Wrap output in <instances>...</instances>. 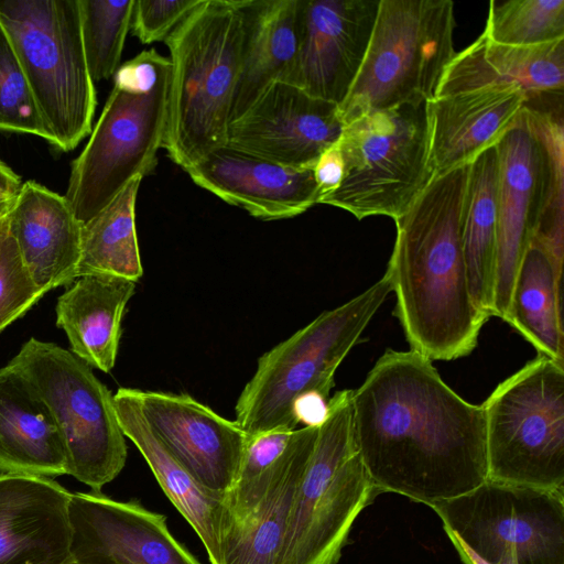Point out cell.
<instances>
[{"label":"cell","instance_id":"cell-36","mask_svg":"<svg viewBox=\"0 0 564 564\" xmlns=\"http://www.w3.org/2000/svg\"><path fill=\"white\" fill-rule=\"evenodd\" d=\"M203 0H134L133 34L143 44L165 41Z\"/></svg>","mask_w":564,"mask_h":564},{"label":"cell","instance_id":"cell-5","mask_svg":"<svg viewBox=\"0 0 564 564\" xmlns=\"http://www.w3.org/2000/svg\"><path fill=\"white\" fill-rule=\"evenodd\" d=\"M113 88L64 195L80 224L100 213L134 178L151 174L164 144L171 62L154 48L119 66Z\"/></svg>","mask_w":564,"mask_h":564},{"label":"cell","instance_id":"cell-20","mask_svg":"<svg viewBox=\"0 0 564 564\" xmlns=\"http://www.w3.org/2000/svg\"><path fill=\"white\" fill-rule=\"evenodd\" d=\"M70 492L52 478L0 475V564H65Z\"/></svg>","mask_w":564,"mask_h":564},{"label":"cell","instance_id":"cell-33","mask_svg":"<svg viewBox=\"0 0 564 564\" xmlns=\"http://www.w3.org/2000/svg\"><path fill=\"white\" fill-rule=\"evenodd\" d=\"M485 35L497 43L535 46L564 39L563 0H492Z\"/></svg>","mask_w":564,"mask_h":564},{"label":"cell","instance_id":"cell-19","mask_svg":"<svg viewBox=\"0 0 564 564\" xmlns=\"http://www.w3.org/2000/svg\"><path fill=\"white\" fill-rule=\"evenodd\" d=\"M488 86H517L527 107L553 111L564 88V39L535 46L500 44L482 32L456 53L441 79L436 97ZM435 97V98H436Z\"/></svg>","mask_w":564,"mask_h":564},{"label":"cell","instance_id":"cell-27","mask_svg":"<svg viewBox=\"0 0 564 564\" xmlns=\"http://www.w3.org/2000/svg\"><path fill=\"white\" fill-rule=\"evenodd\" d=\"M319 426L295 429L265 496L250 518L221 542L220 564H278L294 496Z\"/></svg>","mask_w":564,"mask_h":564},{"label":"cell","instance_id":"cell-39","mask_svg":"<svg viewBox=\"0 0 564 564\" xmlns=\"http://www.w3.org/2000/svg\"><path fill=\"white\" fill-rule=\"evenodd\" d=\"M22 186L20 176L0 160V188L19 193Z\"/></svg>","mask_w":564,"mask_h":564},{"label":"cell","instance_id":"cell-8","mask_svg":"<svg viewBox=\"0 0 564 564\" xmlns=\"http://www.w3.org/2000/svg\"><path fill=\"white\" fill-rule=\"evenodd\" d=\"M7 32L52 145L68 152L93 130L97 105L82 40L78 0H0Z\"/></svg>","mask_w":564,"mask_h":564},{"label":"cell","instance_id":"cell-29","mask_svg":"<svg viewBox=\"0 0 564 564\" xmlns=\"http://www.w3.org/2000/svg\"><path fill=\"white\" fill-rule=\"evenodd\" d=\"M561 284L562 273L546 251L531 240L516 276L505 322L540 355L564 366Z\"/></svg>","mask_w":564,"mask_h":564},{"label":"cell","instance_id":"cell-26","mask_svg":"<svg viewBox=\"0 0 564 564\" xmlns=\"http://www.w3.org/2000/svg\"><path fill=\"white\" fill-rule=\"evenodd\" d=\"M243 12L245 37L230 122L282 78L299 50L300 0H243Z\"/></svg>","mask_w":564,"mask_h":564},{"label":"cell","instance_id":"cell-16","mask_svg":"<svg viewBox=\"0 0 564 564\" xmlns=\"http://www.w3.org/2000/svg\"><path fill=\"white\" fill-rule=\"evenodd\" d=\"M343 129L338 105L276 80L230 122L227 144L284 166L313 169Z\"/></svg>","mask_w":564,"mask_h":564},{"label":"cell","instance_id":"cell-25","mask_svg":"<svg viewBox=\"0 0 564 564\" xmlns=\"http://www.w3.org/2000/svg\"><path fill=\"white\" fill-rule=\"evenodd\" d=\"M135 282L111 275L77 278L58 297L56 326L65 332L70 352L91 368L115 367L124 308Z\"/></svg>","mask_w":564,"mask_h":564},{"label":"cell","instance_id":"cell-41","mask_svg":"<svg viewBox=\"0 0 564 564\" xmlns=\"http://www.w3.org/2000/svg\"><path fill=\"white\" fill-rule=\"evenodd\" d=\"M65 564H80V563H78V562H76V561H74V560H72V558H70V560H69L67 563H65Z\"/></svg>","mask_w":564,"mask_h":564},{"label":"cell","instance_id":"cell-2","mask_svg":"<svg viewBox=\"0 0 564 564\" xmlns=\"http://www.w3.org/2000/svg\"><path fill=\"white\" fill-rule=\"evenodd\" d=\"M469 164L435 176L394 219L386 271L397 297L394 314L411 350L431 361L469 355L489 319L473 302L463 247Z\"/></svg>","mask_w":564,"mask_h":564},{"label":"cell","instance_id":"cell-30","mask_svg":"<svg viewBox=\"0 0 564 564\" xmlns=\"http://www.w3.org/2000/svg\"><path fill=\"white\" fill-rule=\"evenodd\" d=\"M142 178L131 181L100 213L82 224L76 279L111 275L137 282L142 273L135 200Z\"/></svg>","mask_w":564,"mask_h":564},{"label":"cell","instance_id":"cell-18","mask_svg":"<svg viewBox=\"0 0 564 564\" xmlns=\"http://www.w3.org/2000/svg\"><path fill=\"white\" fill-rule=\"evenodd\" d=\"M193 182L263 220L297 216L319 204L313 169H293L224 144L186 170Z\"/></svg>","mask_w":564,"mask_h":564},{"label":"cell","instance_id":"cell-34","mask_svg":"<svg viewBox=\"0 0 564 564\" xmlns=\"http://www.w3.org/2000/svg\"><path fill=\"white\" fill-rule=\"evenodd\" d=\"M0 131L40 137L52 134L39 110L11 41L0 23Z\"/></svg>","mask_w":564,"mask_h":564},{"label":"cell","instance_id":"cell-1","mask_svg":"<svg viewBox=\"0 0 564 564\" xmlns=\"http://www.w3.org/2000/svg\"><path fill=\"white\" fill-rule=\"evenodd\" d=\"M357 452L378 492L427 506L488 478L484 409L458 395L432 361L387 349L351 393Z\"/></svg>","mask_w":564,"mask_h":564},{"label":"cell","instance_id":"cell-24","mask_svg":"<svg viewBox=\"0 0 564 564\" xmlns=\"http://www.w3.org/2000/svg\"><path fill=\"white\" fill-rule=\"evenodd\" d=\"M0 475H67L64 443L47 405L10 362L0 368Z\"/></svg>","mask_w":564,"mask_h":564},{"label":"cell","instance_id":"cell-3","mask_svg":"<svg viewBox=\"0 0 564 564\" xmlns=\"http://www.w3.org/2000/svg\"><path fill=\"white\" fill-rule=\"evenodd\" d=\"M243 37V0H203L165 40L171 80L163 147L185 171L227 143Z\"/></svg>","mask_w":564,"mask_h":564},{"label":"cell","instance_id":"cell-17","mask_svg":"<svg viewBox=\"0 0 564 564\" xmlns=\"http://www.w3.org/2000/svg\"><path fill=\"white\" fill-rule=\"evenodd\" d=\"M70 557L80 564H202L170 532L165 516L100 492H70Z\"/></svg>","mask_w":564,"mask_h":564},{"label":"cell","instance_id":"cell-38","mask_svg":"<svg viewBox=\"0 0 564 564\" xmlns=\"http://www.w3.org/2000/svg\"><path fill=\"white\" fill-rule=\"evenodd\" d=\"M329 398L317 393L308 392L301 395L294 403V417L305 426H321L328 414Z\"/></svg>","mask_w":564,"mask_h":564},{"label":"cell","instance_id":"cell-40","mask_svg":"<svg viewBox=\"0 0 564 564\" xmlns=\"http://www.w3.org/2000/svg\"><path fill=\"white\" fill-rule=\"evenodd\" d=\"M18 193H12L0 188V221L6 219L13 208Z\"/></svg>","mask_w":564,"mask_h":564},{"label":"cell","instance_id":"cell-15","mask_svg":"<svg viewBox=\"0 0 564 564\" xmlns=\"http://www.w3.org/2000/svg\"><path fill=\"white\" fill-rule=\"evenodd\" d=\"M161 443L208 492L224 499L237 478L249 434L186 393L132 389Z\"/></svg>","mask_w":564,"mask_h":564},{"label":"cell","instance_id":"cell-4","mask_svg":"<svg viewBox=\"0 0 564 564\" xmlns=\"http://www.w3.org/2000/svg\"><path fill=\"white\" fill-rule=\"evenodd\" d=\"M563 109L524 107L497 142L498 209L492 316L506 321L531 240L563 254Z\"/></svg>","mask_w":564,"mask_h":564},{"label":"cell","instance_id":"cell-7","mask_svg":"<svg viewBox=\"0 0 564 564\" xmlns=\"http://www.w3.org/2000/svg\"><path fill=\"white\" fill-rule=\"evenodd\" d=\"M454 2L379 0L359 72L338 106L346 126L376 110L433 100L456 52Z\"/></svg>","mask_w":564,"mask_h":564},{"label":"cell","instance_id":"cell-14","mask_svg":"<svg viewBox=\"0 0 564 564\" xmlns=\"http://www.w3.org/2000/svg\"><path fill=\"white\" fill-rule=\"evenodd\" d=\"M379 0H300L299 50L280 80L340 105L359 72Z\"/></svg>","mask_w":564,"mask_h":564},{"label":"cell","instance_id":"cell-32","mask_svg":"<svg viewBox=\"0 0 564 564\" xmlns=\"http://www.w3.org/2000/svg\"><path fill=\"white\" fill-rule=\"evenodd\" d=\"M84 53L94 83L119 68L134 0H78Z\"/></svg>","mask_w":564,"mask_h":564},{"label":"cell","instance_id":"cell-21","mask_svg":"<svg viewBox=\"0 0 564 564\" xmlns=\"http://www.w3.org/2000/svg\"><path fill=\"white\" fill-rule=\"evenodd\" d=\"M527 104L517 86H488L427 101L434 176L469 164L497 144Z\"/></svg>","mask_w":564,"mask_h":564},{"label":"cell","instance_id":"cell-37","mask_svg":"<svg viewBox=\"0 0 564 564\" xmlns=\"http://www.w3.org/2000/svg\"><path fill=\"white\" fill-rule=\"evenodd\" d=\"M319 191V202L339 186L344 176V160L337 142L322 153L313 167Z\"/></svg>","mask_w":564,"mask_h":564},{"label":"cell","instance_id":"cell-6","mask_svg":"<svg viewBox=\"0 0 564 564\" xmlns=\"http://www.w3.org/2000/svg\"><path fill=\"white\" fill-rule=\"evenodd\" d=\"M391 292L386 272L356 297L323 312L264 352L235 406L240 427L249 435L295 430V401L308 392L329 398L337 368Z\"/></svg>","mask_w":564,"mask_h":564},{"label":"cell","instance_id":"cell-23","mask_svg":"<svg viewBox=\"0 0 564 564\" xmlns=\"http://www.w3.org/2000/svg\"><path fill=\"white\" fill-rule=\"evenodd\" d=\"M113 405L123 435L140 451L164 494L194 529L210 564H220V545L232 524L224 499L200 487L165 448L142 415L132 388H119Z\"/></svg>","mask_w":564,"mask_h":564},{"label":"cell","instance_id":"cell-31","mask_svg":"<svg viewBox=\"0 0 564 564\" xmlns=\"http://www.w3.org/2000/svg\"><path fill=\"white\" fill-rule=\"evenodd\" d=\"M293 432L274 430L249 435L237 478L224 501L232 519L227 535L258 508L282 463Z\"/></svg>","mask_w":564,"mask_h":564},{"label":"cell","instance_id":"cell-11","mask_svg":"<svg viewBox=\"0 0 564 564\" xmlns=\"http://www.w3.org/2000/svg\"><path fill=\"white\" fill-rule=\"evenodd\" d=\"M488 478L564 489V366L539 355L481 404Z\"/></svg>","mask_w":564,"mask_h":564},{"label":"cell","instance_id":"cell-13","mask_svg":"<svg viewBox=\"0 0 564 564\" xmlns=\"http://www.w3.org/2000/svg\"><path fill=\"white\" fill-rule=\"evenodd\" d=\"M9 362L47 405L64 443L67 475L100 492L127 460L113 394L90 366L54 343L30 338Z\"/></svg>","mask_w":564,"mask_h":564},{"label":"cell","instance_id":"cell-10","mask_svg":"<svg viewBox=\"0 0 564 564\" xmlns=\"http://www.w3.org/2000/svg\"><path fill=\"white\" fill-rule=\"evenodd\" d=\"M343 180L319 204L361 220L405 213L432 182L427 102L368 112L344 126L337 141Z\"/></svg>","mask_w":564,"mask_h":564},{"label":"cell","instance_id":"cell-35","mask_svg":"<svg viewBox=\"0 0 564 564\" xmlns=\"http://www.w3.org/2000/svg\"><path fill=\"white\" fill-rule=\"evenodd\" d=\"M46 292L37 286L9 231L0 221V332L24 315Z\"/></svg>","mask_w":564,"mask_h":564},{"label":"cell","instance_id":"cell-9","mask_svg":"<svg viewBox=\"0 0 564 564\" xmlns=\"http://www.w3.org/2000/svg\"><path fill=\"white\" fill-rule=\"evenodd\" d=\"M351 393L341 390L329 398L278 564H337L356 518L379 494L357 452Z\"/></svg>","mask_w":564,"mask_h":564},{"label":"cell","instance_id":"cell-12","mask_svg":"<svg viewBox=\"0 0 564 564\" xmlns=\"http://www.w3.org/2000/svg\"><path fill=\"white\" fill-rule=\"evenodd\" d=\"M430 507L464 564H564V489L487 479Z\"/></svg>","mask_w":564,"mask_h":564},{"label":"cell","instance_id":"cell-28","mask_svg":"<svg viewBox=\"0 0 564 564\" xmlns=\"http://www.w3.org/2000/svg\"><path fill=\"white\" fill-rule=\"evenodd\" d=\"M499 161L497 145L469 164L463 204V247L476 308L492 316L497 250Z\"/></svg>","mask_w":564,"mask_h":564},{"label":"cell","instance_id":"cell-22","mask_svg":"<svg viewBox=\"0 0 564 564\" xmlns=\"http://www.w3.org/2000/svg\"><path fill=\"white\" fill-rule=\"evenodd\" d=\"M7 221L40 289L47 293L76 280L82 224L64 196L28 181L22 184Z\"/></svg>","mask_w":564,"mask_h":564}]
</instances>
